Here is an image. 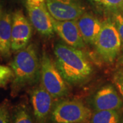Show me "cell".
Listing matches in <instances>:
<instances>
[{"label": "cell", "mask_w": 123, "mask_h": 123, "mask_svg": "<svg viewBox=\"0 0 123 123\" xmlns=\"http://www.w3.org/2000/svg\"><path fill=\"white\" fill-rule=\"evenodd\" d=\"M54 31L68 45L75 48H84L86 45L76 20L57 21L53 18Z\"/></svg>", "instance_id": "30bf717a"}, {"label": "cell", "mask_w": 123, "mask_h": 123, "mask_svg": "<svg viewBox=\"0 0 123 123\" xmlns=\"http://www.w3.org/2000/svg\"><path fill=\"white\" fill-rule=\"evenodd\" d=\"M12 13L4 10L0 17V55L8 58L12 53L11 32Z\"/></svg>", "instance_id": "4fadbf2b"}, {"label": "cell", "mask_w": 123, "mask_h": 123, "mask_svg": "<svg viewBox=\"0 0 123 123\" xmlns=\"http://www.w3.org/2000/svg\"><path fill=\"white\" fill-rule=\"evenodd\" d=\"M92 111L79 100H63L53 107L51 114L52 123H90Z\"/></svg>", "instance_id": "3957f363"}, {"label": "cell", "mask_w": 123, "mask_h": 123, "mask_svg": "<svg viewBox=\"0 0 123 123\" xmlns=\"http://www.w3.org/2000/svg\"><path fill=\"white\" fill-rule=\"evenodd\" d=\"M94 46L98 55L105 62L114 61L120 51L122 41L114 21L106 20L102 23Z\"/></svg>", "instance_id": "5b68a950"}, {"label": "cell", "mask_w": 123, "mask_h": 123, "mask_svg": "<svg viewBox=\"0 0 123 123\" xmlns=\"http://www.w3.org/2000/svg\"><path fill=\"white\" fill-rule=\"evenodd\" d=\"M16 1H18L23 2V3H25V0H16Z\"/></svg>", "instance_id": "7402d4cb"}, {"label": "cell", "mask_w": 123, "mask_h": 123, "mask_svg": "<svg viewBox=\"0 0 123 123\" xmlns=\"http://www.w3.org/2000/svg\"><path fill=\"white\" fill-rule=\"evenodd\" d=\"M51 17L57 21L77 20L86 12L81 0H46Z\"/></svg>", "instance_id": "ba28073f"}, {"label": "cell", "mask_w": 123, "mask_h": 123, "mask_svg": "<svg viewBox=\"0 0 123 123\" xmlns=\"http://www.w3.org/2000/svg\"><path fill=\"white\" fill-rule=\"evenodd\" d=\"M122 15H123V13H122Z\"/></svg>", "instance_id": "603a6c76"}, {"label": "cell", "mask_w": 123, "mask_h": 123, "mask_svg": "<svg viewBox=\"0 0 123 123\" xmlns=\"http://www.w3.org/2000/svg\"><path fill=\"white\" fill-rule=\"evenodd\" d=\"M98 8L113 11H123V0H89Z\"/></svg>", "instance_id": "2e32d148"}, {"label": "cell", "mask_w": 123, "mask_h": 123, "mask_svg": "<svg viewBox=\"0 0 123 123\" xmlns=\"http://www.w3.org/2000/svg\"><path fill=\"white\" fill-rule=\"evenodd\" d=\"M32 25L21 10H17L12 15L11 49L17 52L29 44L32 36Z\"/></svg>", "instance_id": "52a82bcc"}, {"label": "cell", "mask_w": 123, "mask_h": 123, "mask_svg": "<svg viewBox=\"0 0 123 123\" xmlns=\"http://www.w3.org/2000/svg\"><path fill=\"white\" fill-rule=\"evenodd\" d=\"M92 102L95 111L117 110L121 107L123 104L118 92L110 85L99 89L94 95Z\"/></svg>", "instance_id": "8fae6325"}, {"label": "cell", "mask_w": 123, "mask_h": 123, "mask_svg": "<svg viewBox=\"0 0 123 123\" xmlns=\"http://www.w3.org/2000/svg\"><path fill=\"white\" fill-rule=\"evenodd\" d=\"M13 73L10 67L0 64V87H4L12 79Z\"/></svg>", "instance_id": "e0dca14e"}, {"label": "cell", "mask_w": 123, "mask_h": 123, "mask_svg": "<svg viewBox=\"0 0 123 123\" xmlns=\"http://www.w3.org/2000/svg\"><path fill=\"white\" fill-rule=\"evenodd\" d=\"M12 123H34L25 105L19 104L15 107L12 115Z\"/></svg>", "instance_id": "9a60e30c"}, {"label": "cell", "mask_w": 123, "mask_h": 123, "mask_svg": "<svg viewBox=\"0 0 123 123\" xmlns=\"http://www.w3.org/2000/svg\"><path fill=\"white\" fill-rule=\"evenodd\" d=\"M114 82L123 98V71L117 72L114 76Z\"/></svg>", "instance_id": "d6986e66"}, {"label": "cell", "mask_w": 123, "mask_h": 123, "mask_svg": "<svg viewBox=\"0 0 123 123\" xmlns=\"http://www.w3.org/2000/svg\"><path fill=\"white\" fill-rule=\"evenodd\" d=\"M10 67L13 73L11 94L14 97L23 89L36 84L40 78V62L35 44L29 43L16 52Z\"/></svg>", "instance_id": "7a4b0ae2"}, {"label": "cell", "mask_w": 123, "mask_h": 123, "mask_svg": "<svg viewBox=\"0 0 123 123\" xmlns=\"http://www.w3.org/2000/svg\"><path fill=\"white\" fill-rule=\"evenodd\" d=\"M4 8H3V6H2V5L0 4V17H1V15L3 13V12H4Z\"/></svg>", "instance_id": "44dd1931"}, {"label": "cell", "mask_w": 123, "mask_h": 123, "mask_svg": "<svg viewBox=\"0 0 123 123\" xmlns=\"http://www.w3.org/2000/svg\"><path fill=\"white\" fill-rule=\"evenodd\" d=\"M76 21L85 43L94 45L103 23L94 15L87 12L78 18Z\"/></svg>", "instance_id": "7c38bea8"}, {"label": "cell", "mask_w": 123, "mask_h": 123, "mask_svg": "<svg viewBox=\"0 0 123 123\" xmlns=\"http://www.w3.org/2000/svg\"><path fill=\"white\" fill-rule=\"evenodd\" d=\"M10 115L6 105H0V123H10Z\"/></svg>", "instance_id": "ffe728a7"}, {"label": "cell", "mask_w": 123, "mask_h": 123, "mask_svg": "<svg viewBox=\"0 0 123 123\" xmlns=\"http://www.w3.org/2000/svg\"><path fill=\"white\" fill-rule=\"evenodd\" d=\"M54 98L45 88L39 85L30 92V100L36 123H47L53 108Z\"/></svg>", "instance_id": "9c48e42d"}, {"label": "cell", "mask_w": 123, "mask_h": 123, "mask_svg": "<svg viewBox=\"0 0 123 123\" xmlns=\"http://www.w3.org/2000/svg\"><path fill=\"white\" fill-rule=\"evenodd\" d=\"M53 53L55 65L67 84L81 85L92 76V64L79 49L59 42L55 44Z\"/></svg>", "instance_id": "6da1fadb"}, {"label": "cell", "mask_w": 123, "mask_h": 123, "mask_svg": "<svg viewBox=\"0 0 123 123\" xmlns=\"http://www.w3.org/2000/svg\"><path fill=\"white\" fill-rule=\"evenodd\" d=\"M114 23L118 31L122 44H123V17L122 14H115Z\"/></svg>", "instance_id": "ac0fdd59"}, {"label": "cell", "mask_w": 123, "mask_h": 123, "mask_svg": "<svg viewBox=\"0 0 123 123\" xmlns=\"http://www.w3.org/2000/svg\"><path fill=\"white\" fill-rule=\"evenodd\" d=\"M90 123H119V115L116 110L95 111Z\"/></svg>", "instance_id": "5bb4252c"}, {"label": "cell", "mask_w": 123, "mask_h": 123, "mask_svg": "<svg viewBox=\"0 0 123 123\" xmlns=\"http://www.w3.org/2000/svg\"><path fill=\"white\" fill-rule=\"evenodd\" d=\"M42 86L54 98H60L68 94L67 82L62 77L55 62L47 52H43L40 60Z\"/></svg>", "instance_id": "277c9868"}, {"label": "cell", "mask_w": 123, "mask_h": 123, "mask_svg": "<svg viewBox=\"0 0 123 123\" xmlns=\"http://www.w3.org/2000/svg\"><path fill=\"white\" fill-rule=\"evenodd\" d=\"M25 5L33 27L43 36H53V18L49 11L46 0H25Z\"/></svg>", "instance_id": "8992f818"}]
</instances>
